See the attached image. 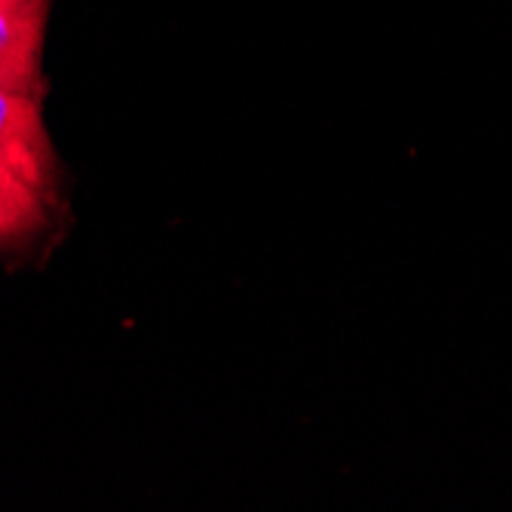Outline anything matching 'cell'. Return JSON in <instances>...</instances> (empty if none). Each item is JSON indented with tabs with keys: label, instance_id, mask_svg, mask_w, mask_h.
Segmentation results:
<instances>
[{
	"label": "cell",
	"instance_id": "cell-1",
	"mask_svg": "<svg viewBox=\"0 0 512 512\" xmlns=\"http://www.w3.org/2000/svg\"><path fill=\"white\" fill-rule=\"evenodd\" d=\"M0 166L50 197L56 184V154L37 92L0 86Z\"/></svg>",
	"mask_w": 512,
	"mask_h": 512
},
{
	"label": "cell",
	"instance_id": "cell-2",
	"mask_svg": "<svg viewBox=\"0 0 512 512\" xmlns=\"http://www.w3.org/2000/svg\"><path fill=\"white\" fill-rule=\"evenodd\" d=\"M50 0L0 7V86L37 92Z\"/></svg>",
	"mask_w": 512,
	"mask_h": 512
},
{
	"label": "cell",
	"instance_id": "cell-3",
	"mask_svg": "<svg viewBox=\"0 0 512 512\" xmlns=\"http://www.w3.org/2000/svg\"><path fill=\"white\" fill-rule=\"evenodd\" d=\"M46 194L0 166V243L28 240L46 227Z\"/></svg>",
	"mask_w": 512,
	"mask_h": 512
},
{
	"label": "cell",
	"instance_id": "cell-4",
	"mask_svg": "<svg viewBox=\"0 0 512 512\" xmlns=\"http://www.w3.org/2000/svg\"><path fill=\"white\" fill-rule=\"evenodd\" d=\"M22 4H40V0H0V7H22Z\"/></svg>",
	"mask_w": 512,
	"mask_h": 512
}]
</instances>
